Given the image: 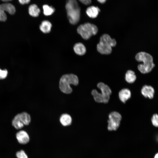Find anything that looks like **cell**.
I'll use <instances>...</instances> for the list:
<instances>
[{"label": "cell", "mask_w": 158, "mask_h": 158, "mask_svg": "<svg viewBox=\"0 0 158 158\" xmlns=\"http://www.w3.org/2000/svg\"><path fill=\"white\" fill-rule=\"evenodd\" d=\"M135 58L138 61L143 63L138 66V70L142 73L150 72L155 66L152 56L148 53L143 51L139 52L136 54Z\"/></svg>", "instance_id": "obj_1"}, {"label": "cell", "mask_w": 158, "mask_h": 158, "mask_svg": "<svg viewBox=\"0 0 158 158\" xmlns=\"http://www.w3.org/2000/svg\"><path fill=\"white\" fill-rule=\"evenodd\" d=\"M67 16L70 23L73 25L80 20V8L76 0H67L65 5Z\"/></svg>", "instance_id": "obj_2"}, {"label": "cell", "mask_w": 158, "mask_h": 158, "mask_svg": "<svg viewBox=\"0 0 158 158\" xmlns=\"http://www.w3.org/2000/svg\"><path fill=\"white\" fill-rule=\"evenodd\" d=\"M116 44V40L112 39L107 34L102 35L97 47L98 52L102 54H110L112 51V47L115 46Z\"/></svg>", "instance_id": "obj_3"}, {"label": "cell", "mask_w": 158, "mask_h": 158, "mask_svg": "<svg viewBox=\"0 0 158 158\" xmlns=\"http://www.w3.org/2000/svg\"><path fill=\"white\" fill-rule=\"evenodd\" d=\"M97 87L101 90V93H99L95 89L92 90L91 94L95 100L98 103H107L111 94V89L108 85L102 82L98 83Z\"/></svg>", "instance_id": "obj_4"}, {"label": "cell", "mask_w": 158, "mask_h": 158, "mask_svg": "<svg viewBox=\"0 0 158 158\" xmlns=\"http://www.w3.org/2000/svg\"><path fill=\"white\" fill-rule=\"evenodd\" d=\"M78 83V79L76 75L72 74H65L63 75L60 79L59 88L63 93L69 94L72 91L70 85H77Z\"/></svg>", "instance_id": "obj_5"}, {"label": "cell", "mask_w": 158, "mask_h": 158, "mask_svg": "<svg viewBox=\"0 0 158 158\" xmlns=\"http://www.w3.org/2000/svg\"><path fill=\"white\" fill-rule=\"evenodd\" d=\"M98 31L97 27L89 23L80 25L77 29L78 33L85 40H87L92 36L97 34Z\"/></svg>", "instance_id": "obj_6"}, {"label": "cell", "mask_w": 158, "mask_h": 158, "mask_svg": "<svg viewBox=\"0 0 158 158\" xmlns=\"http://www.w3.org/2000/svg\"><path fill=\"white\" fill-rule=\"evenodd\" d=\"M107 120V129L110 131H116L119 128L122 119L121 115L118 112L114 111L110 113Z\"/></svg>", "instance_id": "obj_7"}, {"label": "cell", "mask_w": 158, "mask_h": 158, "mask_svg": "<svg viewBox=\"0 0 158 158\" xmlns=\"http://www.w3.org/2000/svg\"><path fill=\"white\" fill-rule=\"evenodd\" d=\"M16 136L18 142L21 144H26L30 140L28 134L24 130H21L18 132L16 134Z\"/></svg>", "instance_id": "obj_8"}, {"label": "cell", "mask_w": 158, "mask_h": 158, "mask_svg": "<svg viewBox=\"0 0 158 158\" xmlns=\"http://www.w3.org/2000/svg\"><path fill=\"white\" fill-rule=\"evenodd\" d=\"M142 94L145 98L148 97L150 99H152L154 97V90L152 86L145 85H144L141 90Z\"/></svg>", "instance_id": "obj_9"}, {"label": "cell", "mask_w": 158, "mask_h": 158, "mask_svg": "<svg viewBox=\"0 0 158 158\" xmlns=\"http://www.w3.org/2000/svg\"><path fill=\"white\" fill-rule=\"evenodd\" d=\"M131 93L130 90L128 88H123L118 93L120 100L122 102L125 103L130 98Z\"/></svg>", "instance_id": "obj_10"}, {"label": "cell", "mask_w": 158, "mask_h": 158, "mask_svg": "<svg viewBox=\"0 0 158 158\" xmlns=\"http://www.w3.org/2000/svg\"><path fill=\"white\" fill-rule=\"evenodd\" d=\"M100 11V9L97 6H92L87 8L86 12L90 18H95L97 16Z\"/></svg>", "instance_id": "obj_11"}, {"label": "cell", "mask_w": 158, "mask_h": 158, "mask_svg": "<svg viewBox=\"0 0 158 158\" xmlns=\"http://www.w3.org/2000/svg\"><path fill=\"white\" fill-rule=\"evenodd\" d=\"M75 52L79 55H84L86 52V48L84 45L81 43H76L73 47Z\"/></svg>", "instance_id": "obj_12"}, {"label": "cell", "mask_w": 158, "mask_h": 158, "mask_svg": "<svg viewBox=\"0 0 158 158\" xmlns=\"http://www.w3.org/2000/svg\"><path fill=\"white\" fill-rule=\"evenodd\" d=\"M51 27L52 24L49 21L44 20L42 22L40 26V29L43 32L47 33L50 32Z\"/></svg>", "instance_id": "obj_13"}, {"label": "cell", "mask_w": 158, "mask_h": 158, "mask_svg": "<svg viewBox=\"0 0 158 158\" xmlns=\"http://www.w3.org/2000/svg\"><path fill=\"white\" fill-rule=\"evenodd\" d=\"M60 121L61 124L64 126L70 125L72 123V119L71 116L67 114H63L61 115L60 118Z\"/></svg>", "instance_id": "obj_14"}, {"label": "cell", "mask_w": 158, "mask_h": 158, "mask_svg": "<svg viewBox=\"0 0 158 158\" xmlns=\"http://www.w3.org/2000/svg\"><path fill=\"white\" fill-rule=\"evenodd\" d=\"M136 79V75L133 71L129 70L127 71L125 74V79L127 83H133Z\"/></svg>", "instance_id": "obj_15"}, {"label": "cell", "mask_w": 158, "mask_h": 158, "mask_svg": "<svg viewBox=\"0 0 158 158\" xmlns=\"http://www.w3.org/2000/svg\"><path fill=\"white\" fill-rule=\"evenodd\" d=\"M1 6L4 12L6 11L10 14H13L16 12V9L14 6L11 3L3 4L1 5Z\"/></svg>", "instance_id": "obj_16"}, {"label": "cell", "mask_w": 158, "mask_h": 158, "mask_svg": "<svg viewBox=\"0 0 158 158\" xmlns=\"http://www.w3.org/2000/svg\"><path fill=\"white\" fill-rule=\"evenodd\" d=\"M40 11V8L35 4H31L29 7V13L32 17H37L38 16Z\"/></svg>", "instance_id": "obj_17"}, {"label": "cell", "mask_w": 158, "mask_h": 158, "mask_svg": "<svg viewBox=\"0 0 158 158\" xmlns=\"http://www.w3.org/2000/svg\"><path fill=\"white\" fill-rule=\"evenodd\" d=\"M12 124L17 129H20L23 127L24 125L20 119L19 114L14 117L12 121Z\"/></svg>", "instance_id": "obj_18"}, {"label": "cell", "mask_w": 158, "mask_h": 158, "mask_svg": "<svg viewBox=\"0 0 158 158\" xmlns=\"http://www.w3.org/2000/svg\"><path fill=\"white\" fill-rule=\"evenodd\" d=\"M19 114L20 119L24 125H28L31 121V118L29 114L24 112Z\"/></svg>", "instance_id": "obj_19"}, {"label": "cell", "mask_w": 158, "mask_h": 158, "mask_svg": "<svg viewBox=\"0 0 158 158\" xmlns=\"http://www.w3.org/2000/svg\"><path fill=\"white\" fill-rule=\"evenodd\" d=\"M43 13L46 16H49L52 15L55 11L54 8L52 6H49L45 4L43 6Z\"/></svg>", "instance_id": "obj_20"}, {"label": "cell", "mask_w": 158, "mask_h": 158, "mask_svg": "<svg viewBox=\"0 0 158 158\" xmlns=\"http://www.w3.org/2000/svg\"><path fill=\"white\" fill-rule=\"evenodd\" d=\"M151 122L153 125L155 127L158 126V116L157 114H154L151 119Z\"/></svg>", "instance_id": "obj_21"}, {"label": "cell", "mask_w": 158, "mask_h": 158, "mask_svg": "<svg viewBox=\"0 0 158 158\" xmlns=\"http://www.w3.org/2000/svg\"><path fill=\"white\" fill-rule=\"evenodd\" d=\"M16 155L17 158H28L27 155L23 150L17 152Z\"/></svg>", "instance_id": "obj_22"}, {"label": "cell", "mask_w": 158, "mask_h": 158, "mask_svg": "<svg viewBox=\"0 0 158 158\" xmlns=\"http://www.w3.org/2000/svg\"><path fill=\"white\" fill-rule=\"evenodd\" d=\"M7 19V16L5 12L2 8L0 4V21H5Z\"/></svg>", "instance_id": "obj_23"}, {"label": "cell", "mask_w": 158, "mask_h": 158, "mask_svg": "<svg viewBox=\"0 0 158 158\" xmlns=\"http://www.w3.org/2000/svg\"><path fill=\"white\" fill-rule=\"evenodd\" d=\"M8 71L6 69L2 70L0 69V79L5 78L8 74Z\"/></svg>", "instance_id": "obj_24"}, {"label": "cell", "mask_w": 158, "mask_h": 158, "mask_svg": "<svg viewBox=\"0 0 158 158\" xmlns=\"http://www.w3.org/2000/svg\"><path fill=\"white\" fill-rule=\"evenodd\" d=\"M82 4L88 5L90 4L92 2L91 0H79Z\"/></svg>", "instance_id": "obj_25"}, {"label": "cell", "mask_w": 158, "mask_h": 158, "mask_svg": "<svg viewBox=\"0 0 158 158\" xmlns=\"http://www.w3.org/2000/svg\"><path fill=\"white\" fill-rule=\"evenodd\" d=\"M18 1L21 4H24L29 3L30 1V0H18Z\"/></svg>", "instance_id": "obj_26"}, {"label": "cell", "mask_w": 158, "mask_h": 158, "mask_svg": "<svg viewBox=\"0 0 158 158\" xmlns=\"http://www.w3.org/2000/svg\"><path fill=\"white\" fill-rule=\"evenodd\" d=\"M99 3L101 4L105 3L107 0H97Z\"/></svg>", "instance_id": "obj_27"}, {"label": "cell", "mask_w": 158, "mask_h": 158, "mask_svg": "<svg viewBox=\"0 0 158 158\" xmlns=\"http://www.w3.org/2000/svg\"><path fill=\"white\" fill-rule=\"evenodd\" d=\"M154 158H158V153H157L154 156Z\"/></svg>", "instance_id": "obj_28"}, {"label": "cell", "mask_w": 158, "mask_h": 158, "mask_svg": "<svg viewBox=\"0 0 158 158\" xmlns=\"http://www.w3.org/2000/svg\"><path fill=\"white\" fill-rule=\"evenodd\" d=\"M1 0L2 1H11L12 0Z\"/></svg>", "instance_id": "obj_29"}]
</instances>
